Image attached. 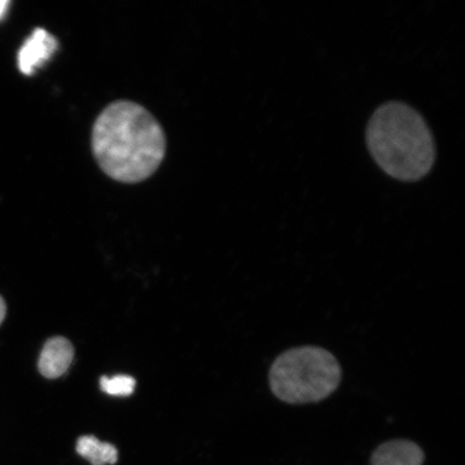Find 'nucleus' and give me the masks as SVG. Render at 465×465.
<instances>
[{
    "instance_id": "f257e3e1",
    "label": "nucleus",
    "mask_w": 465,
    "mask_h": 465,
    "mask_svg": "<svg viewBox=\"0 0 465 465\" xmlns=\"http://www.w3.org/2000/svg\"><path fill=\"white\" fill-rule=\"evenodd\" d=\"M93 155L108 177L139 183L159 170L166 137L159 121L142 104L118 101L108 104L93 125Z\"/></svg>"
},
{
    "instance_id": "f03ea898",
    "label": "nucleus",
    "mask_w": 465,
    "mask_h": 465,
    "mask_svg": "<svg viewBox=\"0 0 465 465\" xmlns=\"http://www.w3.org/2000/svg\"><path fill=\"white\" fill-rule=\"evenodd\" d=\"M365 139L376 164L399 182H418L432 170V132L410 104L389 102L378 107L366 126Z\"/></svg>"
},
{
    "instance_id": "7ed1b4c3",
    "label": "nucleus",
    "mask_w": 465,
    "mask_h": 465,
    "mask_svg": "<svg viewBox=\"0 0 465 465\" xmlns=\"http://www.w3.org/2000/svg\"><path fill=\"white\" fill-rule=\"evenodd\" d=\"M269 380L272 394L284 403H317L337 391L341 368L333 354L322 347H296L276 358Z\"/></svg>"
},
{
    "instance_id": "20e7f679",
    "label": "nucleus",
    "mask_w": 465,
    "mask_h": 465,
    "mask_svg": "<svg viewBox=\"0 0 465 465\" xmlns=\"http://www.w3.org/2000/svg\"><path fill=\"white\" fill-rule=\"evenodd\" d=\"M57 49V40L45 29L37 28L23 45L17 61L20 71L32 74L37 67L49 60Z\"/></svg>"
},
{
    "instance_id": "39448f33",
    "label": "nucleus",
    "mask_w": 465,
    "mask_h": 465,
    "mask_svg": "<svg viewBox=\"0 0 465 465\" xmlns=\"http://www.w3.org/2000/svg\"><path fill=\"white\" fill-rule=\"evenodd\" d=\"M72 342L58 336L45 342L40 353L38 369L40 374L49 380H55L66 373L74 359Z\"/></svg>"
},
{
    "instance_id": "423d86ee",
    "label": "nucleus",
    "mask_w": 465,
    "mask_h": 465,
    "mask_svg": "<svg viewBox=\"0 0 465 465\" xmlns=\"http://www.w3.org/2000/svg\"><path fill=\"white\" fill-rule=\"evenodd\" d=\"M424 452L420 445L409 440H393L378 446L371 458V465H422Z\"/></svg>"
},
{
    "instance_id": "0eeeda50",
    "label": "nucleus",
    "mask_w": 465,
    "mask_h": 465,
    "mask_svg": "<svg viewBox=\"0 0 465 465\" xmlns=\"http://www.w3.org/2000/svg\"><path fill=\"white\" fill-rule=\"evenodd\" d=\"M77 452L92 465L114 464L118 461V450L109 443H104L95 436H81L77 441Z\"/></svg>"
},
{
    "instance_id": "6e6552de",
    "label": "nucleus",
    "mask_w": 465,
    "mask_h": 465,
    "mask_svg": "<svg viewBox=\"0 0 465 465\" xmlns=\"http://www.w3.org/2000/svg\"><path fill=\"white\" fill-rule=\"evenodd\" d=\"M135 387L136 381L131 376H104L101 380L102 391L114 397H129L135 391Z\"/></svg>"
},
{
    "instance_id": "1a4fd4ad",
    "label": "nucleus",
    "mask_w": 465,
    "mask_h": 465,
    "mask_svg": "<svg viewBox=\"0 0 465 465\" xmlns=\"http://www.w3.org/2000/svg\"><path fill=\"white\" fill-rule=\"evenodd\" d=\"M5 315H7V305H5L3 296L0 295V325L4 322Z\"/></svg>"
},
{
    "instance_id": "9d476101",
    "label": "nucleus",
    "mask_w": 465,
    "mask_h": 465,
    "mask_svg": "<svg viewBox=\"0 0 465 465\" xmlns=\"http://www.w3.org/2000/svg\"><path fill=\"white\" fill-rule=\"evenodd\" d=\"M9 2L7 0H0V19L7 13Z\"/></svg>"
}]
</instances>
